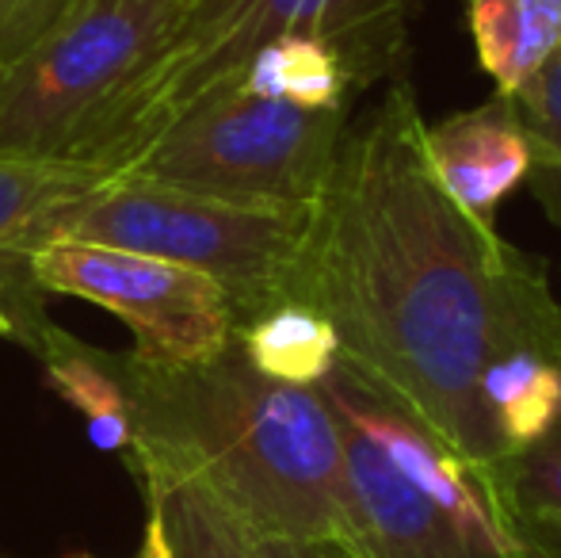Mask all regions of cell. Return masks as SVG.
Returning <instances> with one entry per match:
<instances>
[{
  "label": "cell",
  "instance_id": "obj_1",
  "mask_svg": "<svg viewBox=\"0 0 561 558\" xmlns=\"http://www.w3.org/2000/svg\"><path fill=\"white\" fill-rule=\"evenodd\" d=\"M535 280L542 264L436 184L409 77L347 119L290 303L325 314L355 375L481 467L504 459L481 367Z\"/></svg>",
  "mask_w": 561,
  "mask_h": 558
},
{
  "label": "cell",
  "instance_id": "obj_2",
  "mask_svg": "<svg viewBox=\"0 0 561 558\" xmlns=\"http://www.w3.org/2000/svg\"><path fill=\"white\" fill-rule=\"evenodd\" d=\"M130 406V470L192 475L260 539H347L344 440L318 387L260 375L241 344L192 367L107 352Z\"/></svg>",
  "mask_w": 561,
  "mask_h": 558
},
{
  "label": "cell",
  "instance_id": "obj_3",
  "mask_svg": "<svg viewBox=\"0 0 561 558\" xmlns=\"http://www.w3.org/2000/svg\"><path fill=\"white\" fill-rule=\"evenodd\" d=\"M187 0H77L0 66V153L123 172L161 130Z\"/></svg>",
  "mask_w": 561,
  "mask_h": 558
},
{
  "label": "cell",
  "instance_id": "obj_4",
  "mask_svg": "<svg viewBox=\"0 0 561 558\" xmlns=\"http://www.w3.org/2000/svg\"><path fill=\"white\" fill-rule=\"evenodd\" d=\"M318 390L344 440L355 558H524L493 467L458 455L344 360Z\"/></svg>",
  "mask_w": 561,
  "mask_h": 558
},
{
  "label": "cell",
  "instance_id": "obj_5",
  "mask_svg": "<svg viewBox=\"0 0 561 558\" xmlns=\"http://www.w3.org/2000/svg\"><path fill=\"white\" fill-rule=\"evenodd\" d=\"M313 207H249L115 172L58 210L46 241H89L203 272L229 295L237 326L290 303Z\"/></svg>",
  "mask_w": 561,
  "mask_h": 558
},
{
  "label": "cell",
  "instance_id": "obj_6",
  "mask_svg": "<svg viewBox=\"0 0 561 558\" xmlns=\"http://www.w3.org/2000/svg\"><path fill=\"white\" fill-rule=\"evenodd\" d=\"M347 119L226 84L172 112L123 172L249 207H313Z\"/></svg>",
  "mask_w": 561,
  "mask_h": 558
},
{
  "label": "cell",
  "instance_id": "obj_7",
  "mask_svg": "<svg viewBox=\"0 0 561 558\" xmlns=\"http://www.w3.org/2000/svg\"><path fill=\"white\" fill-rule=\"evenodd\" d=\"M279 35L325 38L367 92L405 77L409 0H192L161 84V127L195 96L233 84L249 54Z\"/></svg>",
  "mask_w": 561,
  "mask_h": 558
},
{
  "label": "cell",
  "instance_id": "obj_8",
  "mask_svg": "<svg viewBox=\"0 0 561 558\" xmlns=\"http://www.w3.org/2000/svg\"><path fill=\"white\" fill-rule=\"evenodd\" d=\"M27 276L38 295L84 298L123 321L141 364H207L237 337L229 295L184 264L89 241H46L27 257Z\"/></svg>",
  "mask_w": 561,
  "mask_h": 558
},
{
  "label": "cell",
  "instance_id": "obj_9",
  "mask_svg": "<svg viewBox=\"0 0 561 558\" xmlns=\"http://www.w3.org/2000/svg\"><path fill=\"white\" fill-rule=\"evenodd\" d=\"M478 395L504 455L539 444L561 424V306L547 276L527 287L496 337L481 367Z\"/></svg>",
  "mask_w": 561,
  "mask_h": 558
},
{
  "label": "cell",
  "instance_id": "obj_10",
  "mask_svg": "<svg viewBox=\"0 0 561 558\" xmlns=\"http://www.w3.org/2000/svg\"><path fill=\"white\" fill-rule=\"evenodd\" d=\"M424 157L447 200L485 230H496L501 203L531 176V146L504 96L424 123Z\"/></svg>",
  "mask_w": 561,
  "mask_h": 558
},
{
  "label": "cell",
  "instance_id": "obj_11",
  "mask_svg": "<svg viewBox=\"0 0 561 558\" xmlns=\"http://www.w3.org/2000/svg\"><path fill=\"white\" fill-rule=\"evenodd\" d=\"M112 176L115 169H96V164L0 153V280L8 283L15 303V333H20L15 341H23L27 349L50 321L43 314V295L31 287L27 257L46 246V230L58 210L84 200Z\"/></svg>",
  "mask_w": 561,
  "mask_h": 558
},
{
  "label": "cell",
  "instance_id": "obj_12",
  "mask_svg": "<svg viewBox=\"0 0 561 558\" xmlns=\"http://www.w3.org/2000/svg\"><path fill=\"white\" fill-rule=\"evenodd\" d=\"M134 478L146 490V509L161 521L172 558H264V539L199 478L164 467H141Z\"/></svg>",
  "mask_w": 561,
  "mask_h": 558
},
{
  "label": "cell",
  "instance_id": "obj_13",
  "mask_svg": "<svg viewBox=\"0 0 561 558\" xmlns=\"http://www.w3.org/2000/svg\"><path fill=\"white\" fill-rule=\"evenodd\" d=\"M31 352L43 364V375L54 395L84 418L92 444L112 455L130 452L134 444L130 406H126L123 387H118L112 367H107L104 349H92V344L69 337L66 329H58L54 321H46L43 333L31 344Z\"/></svg>",
  "mask_w": 561,
  "mask_h": 558
},
{
  "label": "cell",
  "instance_id": "obj_14",
  "mask_svg": "<svg viewBox=\"0 0 561 558\" xmlns=\"http://www.w3.org/2000/svg\"><path fill=\"white\" fill-rule=\"evenodd\" d=\"M233 84L252 96L279 100V104L306 107V112H347L352 100L359 96V84L336 46L313 35L267 38L249 54Z\"/></svg>",
  "mask_w": 561,
  "mask_h": 558
},
{
  "label": "cell",
  "instance_id": "obj_15",
  "mask_svg": "<svg viewBox=\"0 0 561 558\" xmlns=\"http://www.w3.org/2000/svg\"><path fill=\"white\" fill-rule=\"evenodd\" d=\"M237 344L260 375L290 387H318L340 364L333 321L306 303H279L241 321Z\"/></svg>",
  "mask_w": 561,
  "mask_h": 558
},
{
  "label": "cell",
  "instance_id": "obj_16",
  "mask_svg": "<svg viewBox=\"0 0 561 558\" xmlns=\"http://www.w3.org/2000/svg\"><path fill=\"white\" fill-rule=\"evenodd\" d=\"M504 100L512 104L531 146L535 195L547 215L561 223V50Z\"/></svg>",
  "mask_w": 561,
  "mask_h": 558
},
{
  "label": "cell",
  "instance_id": "obj_17",
  "mask_svg": "<svg viewBox=\"0 0 561 558\" xmlns=\"http://www.w3.org/2000/svg\"><path fill=\"white\" fill-rule=\"evenodd\" d=\"M496 490L516 513L561 516V424L539 444L493 463Z\"/></svg>",
  "mask_w": 561,
  "mask_h": 558
},
{
  "label": "cell",
  "instance_id": "obj_18",
  "mask_svg": "<svg viewBox=\"0 0 561 558\" xmlns=\"http://www.w3.org/2000/svg\"><path fill=\"white\" fill-rule=\"evenodd\" d=\"M478 66L493 77L496 96L516 92V50H519V0H470L466 4Z\"/></svg>",
  "mask_w": 561,
  "mask_h": 558
},
{
  "label": "cell",
  "instance_id": "obj_19",
  "mask_svg": "<svg viewBox=\"0 0 561 558\" xmlns=\"http://www.w3.org/2000/svg\"><path fill=\"white\" fill-rule=\"evenodd\" d=\"M77 0H0V66L38 43Z\"/></svg>",
  "mask_w": 561,
  "mask_h": 558
},
{
  "label": "cell",
  "instance_id": "obj_20",
  "mask_svg": "<svg viewBox=\"0 0 561 558\" xmlns=\"http://www.w3.org/2000/svg\"><path fill=\"white\" fill-rule=\"evenodd\" d=\"M561 50V0H519L516 89Z\"/></svg>",
  "mask_w": 561,
  "mask_h": 558
},
{
  "label": "cell",
  "instance_id": "obj_21",
  "mask_svg": "<svg viewBox=\"0 0 561 558\" xmlns=\"http://www.w3.org/2000/svg\"><path fill=\"white\" fill-rule=\"evenodd\" d=\"M508 524L524 558H561V516L516 513L508 509Z\"/></svg>",
  "mask_w": 561,
  "mask_h": 558
},
{
  "label": "cell",
  "instance_id": "obj_22",
  "mask_svg": "<svg viewBox=\"0 0 561 558\" xmlns=\"http://www.w3.org/2000/svg\"><path fill=\"white\" fill-rule=\"evenodd\" d=\"M264 558H355L340 539H264Z\"/></svg>",
  "mask_w": 561,
  "mask_h": 558
},
{
  "label": "cell",
  "instance_id": "obj_23",
  "mask_svg": "<svg viewBox=\"0 0 561 558\" xmlns=\"http://www.w3.org/2000/svg\"><path fill=\"white\" fill-rule=\"evenodd\" d=\"M138 558H172L169 544H164L161 521H157V513H153V509H146V532H141Z\"/></svg>",
  "mask_w": 561,
  "mask_h": 558
},
{
  "label": "cell",
  "instance_id": "obj_24",
  "mask_svg": "<svg viewBox=\"0 0 561 558\" xmlns=\"http://www.w3.org/2000/svg\"><path fill=\"white\" fill-rule=\"evenodd\" d=\"M0 337H8V341H15V303H12V291H8V283L0 280Z\"/></svg>",
  "mask_w": 561,
  "mask_h": 558
},
{
  "label": "cell",
  "instance_id": "obj_25",
  "mask_svg": "<svg viewBox=\"0 0 561 558\" xmlns=\"http://www.w3.org/2000/svg\"><path fill=\"white\" fill-rule=\"evenodd\" d=\"M187 4H192V0H187Z\"/></svg>",
  "mask_w": 561,
  "mask_h": 558
},
{
  "label": "cell",
  "instance_id": "obj_26",
  "mask_svg": "<svg viewBox=\"0 0 561 558\" xmlns=\"http://www.w3.org/2000/svg\"><path fill=\"white\" fill-rule=\"evenodd\" d=\"M77 558H81V555H77Z\"/></svg>",
  "mask_w": 561,
  "mask_h": 558
}]
</instances>
